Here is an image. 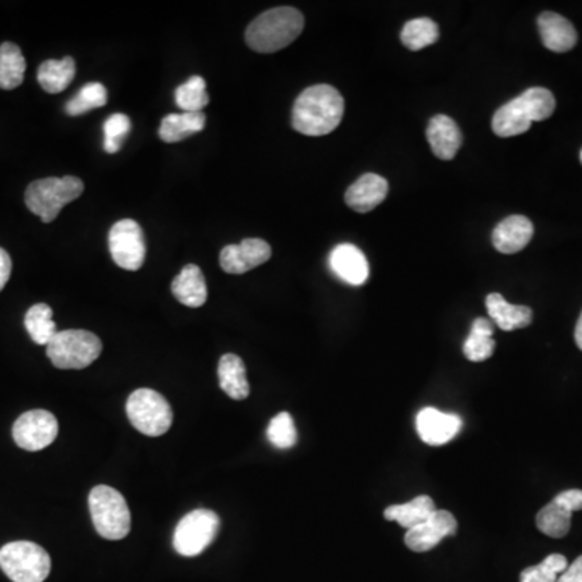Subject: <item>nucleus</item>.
<instances>
[{"instance_id": "obj_16", "label": "nucleus", "mask_w": 582, "mask_h": 582, "mask_svg": "<svg viewBox=\"0 0 582 582\" xmlns=\"http://www.w3.org/2000/svg\"><path fill=\"white\" fill-rule=\"evenodd\" d=\"M387 194V180L376 173H366L346 190L345 203L353 211L366 214L384 203Z\"/></svg>"}, {"instance_id": "obj_5", "label": "nucleus", "mask_w": 582, "mask_h": 582, "mask_svg": "<svg viewBox=\"0 0 582 582\" xmlns=\"http://www.w3.org/2000/svg\"><path fill=\"white\" fill-rule=\"evenodd\" d=\"M89 511L97 534L107 540H122L131 531L127 500L109 485H97L89 494Z\"/></svg>"}, {"instance_id": "obj_12", "label": "nucleus", "mask_w": 582, "mask_h": 582, "mask_svg": "<svg viewBox=\"0 0 582 582\" xmlns=\"http://www.w3.org/2000/svg\"><path fill=\"white\" fill-rule=\"evenodd\" d=\"M458 521L447 510H435L424 523L408 529L405 544L413 552H429L435 549L445 537L455 536Z\"/></svg>"}, {"instance_id": "obj_40", "label": "nucleus", "mask_w": 582, "mask_h": 582, "mask_svg": "<svg viewBox=\"0 0 582 582\" xmlns=\"http://www.w3.org/2000/svg\"><path fill=\"white\" fill-rule=\"evenodd\" d=\"M581 164H582V149H581Z\"/></svg>"}, {"instance_id": "obj_10", "label": "nucleus", "mask_w": 582, "mask_h": 582, "mask_svg": "<svg viewBox=\"0 0 582 582\" xmlns=\"http://www.w3.org/2000/svg\"><path fill=\"white\" fill-rule=\"evenodd\" d=\"M109 249L117 266L131 272L141 269L146 259L143 228L135 220H120L110 228Z\"/></svg>"}, {"instance_id": "obj_14", "label": "nucleus", "mask_w": 582, "mask_h": 582, "mask_svg": "<svg viewBox=\"0 0 582 582\" xmlns=\"http://www.w3.org/2000/svg\"><path fill=\"white\" fill-rule=\"evenodd\" d=\"M463 419L458 414L443 413L437 408H424L416 416V431L422 442L442 447L460 434Z\"/></svg>"}, {"instance_id": "obj_7", "label": "nucleus", "mask_w": 582, "mask_h": 582, "mask_svg": "<svg viewBox=\"0 0 582 582\" xmlns=\"http://www.w3.org/2000/svg\"><path fill=\"white\" fill-rule=\"evenodd\" d=\"M101 353V340L88 330H62L47 345V358L59 369H85Z\"/></svg>"}, {"instance_id": "obj_32", "label": "nucleus", "mask_w": 582, "mask_h": 582, "mask_svg": "<svg viewBox=\"0 0 582 582\" xmlns=\"http://www.w3.org/2000/svg\"><path fill=\"white\" fill-rule=\"evenodd\" d=\"M107 104V89L102 83H88L73 96L65 106V112L72 117L88 114L91 110L99 109Z\"/></svg>"}, {"instance_id": "obj_31", "label": "nucleus", "mask_w": 582, "mask_h": 582, "mask_svg": "<svg viewBox=\"0 0 582 582\" xmlns=\"http://www.w3.org/2000/svg\"><path fill=\"white\" fill-rule=\"evenodd\" d=\"M175 102L183 112H203L209 104L206 80L201 76H191L190 80L178 86L175 91Z\"/></svg>"}, {"instance_id": "obj_35", "label": "nucleus", "mask_w": 582, "mask_h": 582, "mask_svg": "<svg viewBox=\"0 0 582 582\" xmlns=\"http://www.w3.org/2000/svg\"><path fill=\"white\" fill-rule=\"evenodd\" d=\"M131 130V120L128 115L114 114L104 123V149L109 154H115L122 148L123 141Z\"/></svg>"}, {"instance_id": "obj_29", "label": "nucleus", "mask_w": 582, "mask_h": 582, "mask_svg": "<svg viewBox=\"0 0 582 582\" xmlns=\"http://www.w3.org/2000/svg\"><path fill=\"white\" fill-rule=\"evenodd\" d=\"M401 43L410 51H421L424 47L437 43L440 30L431 18H414L403 26L400 34Z\"/></svg>"}, {"instance_id": "obj_28", "label": "nucleus", "mask_w": 582, "mask_h": 582, "mask_svg": "<svg viewBox=\"0 0 582 582\" xmlns=\"http://www.w3.org/2000/svg\"><path fill=\"white\" fill-rule=\"evenodd\" d=\"M52 316L54 313H52L51 306L44 303L34 304L28 309L25 316V327L36 345H49L52 338L59 332Z\"/></svg>"}, {"instance_id": "obj_21", "label": "nucleus", "mask_w": 582, "mask_h": 582, "mask_svg": "<svg viewBox=\"0 0 582 582\" xmlns=\"http://www.w3.org/2000/svg\"><path fill=\"white\" fill-rule=\"evenodd\" d=\"M172 293L180 303L188 308H201L207 301V285L203 270L194 264H188L173 279Z\"/></svg>"}, {"instance_id": "obj_30", "label": "nucleus", "mask_w": 582, "mask_h": 582, "mask_svg": "<svg viewBox=\"0 0 582 582\" xmlns=\"http://www.w3.org/2000/svg\"><path fill=\"white\" fill-rule=\"evenodd\" d=\"M573 513L560 507L557 502H550L537 513L536 524L539 531L553 539L565 537L571 529Z\"/></svg>"}, {"instance_id": "obj_1", "label": "nucleus", "mask_w": 582, "mask_h": 582, "mask_svg": "<svg viewBox=\"0 0 582 582\" xmlns=\"http://www.w3.org/2000/svg\"><path fill=\"white\" fill-rule=\"evenodd\" d=\"M345 112V101L334 86L304 89L291 112V125L306 136H325L337 130Z\"/></svg>"}, {"instance_id": "obj_15", "label": "nucleus", "mask_w": 582, "mask_h": 582, "mask_svg": "<svg viewBox=\"0 0 582 582\" xmlns=\"http://www.w3.org/2000/svg\"><path fill=\"white\" fill-rule=\"evenodd\" d=\"M329 264L338 279L353 287H361L369 279V262L358 246L350 243L335 246L330 253Z\"/></svg>"}, {"instance_id": "obj_3", "label": "nucleus", "mask_w": 582, "mask_h": 582, "mask_svg": "<svg viewBox=\"0 0 582 582\" xmlns=\"http://www.w3.org/2000/svg\"><path fill=\"white\" fill-rule=\"evenodd\" d=\"M304 17L293 7H277L259 15L246 30V43L253 51L272 54L290 46L303 33Z\"/></svg>"}, {"instance_id": "obj_18", "label": "nucleus", "mask_w": 582, "mask_h": 582, "mask_svg": "<svg viewBox=\"0 0 582 582\" xmlns=\"http://www.w3.org/2000/svg\"><path fill=\"white\" fill-rule=\"evenodd\" d=\"M534 225L524 216H510L502 220L492 233V243L498 253L515 254L529 245Z\"/></svg>"}, {"instance_id": "obj_36", "label": "nucleus", "mask_w": 582, "mask_h": 582, "mask_svg": "<svg viewBox=\"0 0 582 582\" xmlns=\"http://www.w3.org/2000/svg\"><path fill=\"white\" fill-rule=\"evenodd\" d=\"M553 502H557L560 507L565 508L570 513L582 510V490H565V492H561V494L553 498Z\"/></svg>"}, {"instance_id": "obj_34", "label": "nucleus", "mask_w": 582, "mask_h": 582, "mask_svg": "<svg viewBox=\"0 0 582 582\" xmlns=\"http://www.w3.org/2000/svg\"><path fill=\"white\" fill-rule=\"evenodd\" d=\"M267 439L280 450H288L295 447L298 442V432H296L295 421L287 411L277 414L267 427Z\"/></svg>"}, {"instance_id": "obj_24", "label": "nucleus", "mask_w": 582, "mask_h": 582, "mask_svg": "<svg viewBox=\"0 0 582 582\" xmlns=\"http://www.w3.org/2000/svg\"><path fill=\"white\" fill-rule=\"evenodd\" d=\"M494 351V324L490 319L477 317L471 325V334L464 342V356L473 363H482V361L492 358Z\"/></svg>"}, {"instance_id": "obj_2", "label": "nucleus", "mask_w": 582, "mask_h": 582, "mask_svg": "<svg viewBox=\"0 0 582 582\" xmlns=\"http://www.w3.org/2000/svg\"><path fill=\"white\" fill-rule=\"evenodd\" d=\"M557 107L552 91L529 88L495 112L492 130L500 138L523 135L532 123L549 119Z\"/></svg>"}, {"instance_id": "obj_33", "label": "nucleus", "mask_w": 582, "mask_h": 582, "mask_svg": "<svg viewBox=\"0 0 582 582\" xmlns=\"http://www.w3.org/2000/svg\"><path fill=\"white\" fill-rule=\"evenodd\" d=\"M568 568V560L560 553H553L539 565L529 566L519 576V582H557L560 574Z\"/></svg>"}, {"instance_id": "obj_25", "label": "nucleus", "mask_w": 582, "mask_h": 582, "mask_svg": "<svg viewBox=\"0 0 582 582\" xmlns=\"http://www.w3.org/2000/svg\"><path fill=\"white\" fill-rule=\"evenodd\" d=\"M435 510L437 508H435L434 500L429 495H419L411 502L385 508L384 518L387 521H395V523L400 524L401 528L408 531V529L424 523Z\"/></svg>"}, {"instance_id": "obj_22", "label": "nucleus", "mask_w": 582, "mask_h": 582, "mask_svg": "<svg viewBox=\"0 0 582 582\" xmlns=\"http://www.w3.org/2000/svg\"><path fill=\"white\" fill-rule=\"evenodd\" d=\"M217 374H219L220 388L227 393L228 397L233 400H246L249 397L246 366L240 356L232 355V353L222 356Z\"/></svg>"}, {"instance_id": "obj_23", "label": "nucleus", "mask_w": 582, "mask_h": 582, "mask_svg": "<svg viewBox=\"0 0 582 582\" xmlns=\"http://www.w3.org/2000/svg\"><path fill=\"white\" fill-rule=\"evenodd\" d=\"M206 127L204 112H182L164 117L159 128V136L165 143H180V141L196 135Z\"/></svg>"}, {"instance_id": "obj_26", "label": "nucleus", "mask_w": 582, "mask_h": 582, "mask_svg": "<svg viewBox=\"0 0 582 582\" xmlns=\"http://www.w3.org/2000/svg\"><path fill=\"white\" fill-rule=\"evenodd\" d=\"M76 75L75 60L65 57L62 60H46L38 70L41 88L49 94H59L70 86Z\"/></svg>"}, {"instance_id": "obj_38", "label": "nucleus", "mask_w": 582, "mask_h": 582, "mask_svg": "<svg viewBox=\"0 0 582 582\" xmlns=\"http://www.w3.org/2000/svg\"><path fill=\"white\" fill-rule=\"evenodd\" d=\"M12 275V259L5 249L0 248V291L4 290Z\"/></svg>"}, {"instance_id": "obj_27", "label": "nucleus", "mask_w": 582, "mask_h": 582, "mask_svg": "<svg viewBox=\"0 0 582 582\" xmlns=\"http://www.w3.org/2000/svg\"><path fill=\"white\" fill-rule=\"evenodd\" d=\"M26 60L17 44L0 46V89L12 91L25 80Z\"/></svg>"}, {"instance_id": "obj_37", "label": "nucleus", "mask_w": 582, "mask_h": 582, "mask_svg": "<svg viewBox=\"0 0 582 582\" xmlns=\"http://www.w3.org/2000/svg\"><path fill=\"white\" fill-rule=\"evenodd\" d=\"M557 582H582V555L568 565L563 573L560 574Z\"/></svg>"}, {"instance_id": "obj_11", "label": "nucleus", "mask_w": 582, "mask_h": 582, "mask_svg": "<svg viewBox=\"0 0 582 582\" xmlns=\"http://www.w3.org/2000/svg\"><path fill=\"white\" fill-rule=\"evenodd\" d=\"M12 434L18 447L26 452H41L57 439L59 422L49 411L31 410L13 424Z\"/></svg>"}, {"instance_id": "obj_8", "label": "nucleus", "mask_w": 582, "mask_h": 582, "mask_svg": "<svg viewBox=\"0 0 582 582\" xmlns=\"http://www.w3.org/2000/svg\"><path fill=\"white\" fill-rule=\"evenodd\" d=\"M127 416L136 431L148 437L167 434L173 422L169 401L151 388H140L127 401Z\"/></svg>"}, {"instance_id": "obj_17", "label": "nucleus", "mask_w": 582, "mask_h": 582, "mask_svg": "<svg viewBox=\"0 0 582 582\" xmlns=\"http://www.w3.org/2000/svg\"><path fill=\"white\" fill-rule=\"evenodd\" d=\"M427 141L435 156L442 161H452L463 144V135L455 120L447 115H435L426 131Z\"/></svg>"}, {"instance_id": "obj_4", "label": "nucleus", "mask_w": 582, "mask_h": 582, "mask_svg": "<svg viewBox=\"0 0 582 582\" xmlns=\"http://www.w3.org/2000/svg\"><path fill=\"white\" fill-rule=\"evenodd\" d=\"M83 191L85 183L80 178H43L28 186L25 203L34 216H38L44 224H51L67 204L80 198Z\"/></svg>"}, {"instance_id": "obj_19", "label": "nucleus", "mask_w": 582, "mask_h": 582, "mask_svg": "<svg viewBox=\"0 0 582 582\" xmlns=\"http://www.w3.org/2000/svg\"><path fill=\"white\" fill-rule=\"evenodd\" d=\"M544 46L553 52H568L578 43V33L570 20L558 13L545 12L537 20Z\"/></svg>"}, {"instance_id": "obj_9", "label": "nucleus", "mask_w": 582, "mask_h": 582, "mask_svg": "<svg viewBox=\"0 0 582 582\" xmlns=\"http://www.w3.org/2000/svg\"><path fill=\"white\" fill-rule=\"evenodd\" d=\"M220 518L212 510H194L180 519L173 534V549L182 557H198L214 542Z\"/></svg>"}, {"instance_id": "obj_20", "label": "nucleus", "mask_w": 582, "mask_h": 582, "mask_svg": "<svg viewBox=\"0 0 582 582\" xmlns=\"http://www.w3.org/2000/svg\"><path fill=\"white\" fill-rule=\"evenodd\" d=\"M485 306L492 322L505 332H513L531 325L532 309L521 304L508 303L500 293H490L485 298Z\"/></svg>"}, {"instance_id": "obj_6", "label": "nucleus", "mask_w": 582, "mask_h": 582, "mask_svg": "<svg viewBox=\"0 0 582 582\" xmlns=\"http://www.w3.org/2000/svg\"><path fill=\"white\" fill-rule=\"evenodd\" d=\"M0 568L13 582H44L51 574L52 561L41 545L18 540L0 549Z\"/></svg>"}, {"instance_id": "obj_13", "label": "nucleus", "mask_w": 582, "mask_h": 582, "mask_svg": "<svg viewBox=\"0 0 582 582\" xmlns=\"http://www.w3.org/2000/svg\"><path fill=\"white\" fill-rule=\"evenodd\" d=\"M272 256L269 243L261 238H246L240 245H228L220 253V267L227 274H246L262 266Z\"/></svg>"}, {"instance_id": "obj_39", "label": "nucleus", "mask_w": 582, "mask_h": 582, "mask_svg": "<svg viewBox=\"0 0 582 582\" xmlns=\"http://www.w3.org/2000/svg\"><path fill=\"white\" fill-rule=\"evenodd\" d=\"M574 340H576L579 350L582 351V313L579 316L578 324H576V330H574Z\"/></svg>"}]
</instances>
